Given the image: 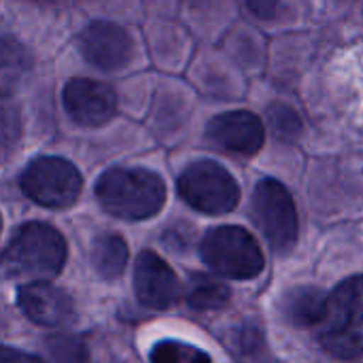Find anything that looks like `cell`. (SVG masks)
Masks as SVG:
<instances>
[{"mask_svg":"<svg viewBox=\"0 0 363 363\" xmlns=\"http://www.w3.org/2000/svg\"><path fill=\"white\" fill-rule=\"evenodd\" d=\"M164 182L147 169L116 167L96 182L101 206L124 220H143L160 212L164 203Z\"/></svg>","mask_w":363,"mask_h":363,"instance_id":"obj_2","label":"cell"},{"mask_svg":"<svg viewBox=\"0 0 363 363\" xmlns=\"http://www.w3.org/2000/svg\"><path fill=\"white\" fill-rule=\"evenodd\" d=\"M35 3H52V0H35Z\"/></svg>","mask_w":363,"mask_h":363,"instance_id":"obj_22","label":"cell"},{"mask_svg":"<svg viewBox=\"0 0 363 363\" xmlns=\"http://www.w3.org/2000/svg\"><path fill=\"white\" fill-rule=\"evenodd\" d=\"M177 191L191 208L206 214L231 212L240 201L238 182L225 167L212 160L193 162L179 175Z\"/></svg>","mask_w":363,"mask_h":363,"instance_id":"obj_4","label":"cell"},{"mask_svg":"<svg viewBox=\"0 0 363 363\" xmlns=\"http://www.w3.org/2000/svg\"><path fill=\"white\" fill-rule=\"evenodd\" d=\"M135 291L143 306L167 310L179 297V282L175 272L158 255L145 250L135 265Z\"/></svg>","mask_w":363,"mask_h":363,"instance_id":"obj_11","label":"cell"},{"mask_svg":"<svg viewBox=\"0 0 363 363\" xmlns=\"http://www.w3.org/2000/svg\"><path fill=\"white\" fill-rule=\"evenodd\" d=\"M267 118H269L272 130L282 141H293L301 133V120H299L297 111L291 109L289 105H282V103L272 105L267 109Z\"/></svg>","mask_w":363,"mask_h":363,"instance_id":"obj_19","label":"cell"},{"mask_svg":"<svg viewBox=\"0 0 363 363\" xmlns=\"http://www.w3.org/2000/svg\"><path fill=\"white\" fill-rule=\"evenodd\" d=\"M208 137L220 150L252 156L261 150L265 130L263 122L250 111H229L208 124Z\"/></svg>","mask_w":363,"mask_h":363,"instance_id":"obj_10","label":"cell"},{"mask_svg":"<svg viewBox=\"0 0 363 363\" xmlns=\"http://www.w3.org/2000/svg\"><path fill=\"white\" fill-rule=\"evenodd\" d=\"M128 261V248L126 242L116 235V233H107L94 240L92 244V265L96 269V274L105 280H113L118 278Z\"/></svg>","mask_w":363,"mask_h":363,"instance_id":"obj_15","label":"cell"},{"mask_svg":"<svg viewBox=\"0 0 363 363\" xmlns=\"http://www.w3.org/2000/svg\"><path fill=\"white\" fill-rule=\"evenodd\" d=\"M0 363H43V359L16 350V348H7V346H0Z\"/></svg>","mask_w":363,"mask_h":363,"instance_id":"obj_21","label":"cell"},{"mask_svg":"<svg viewBox=\"0 0 363 363\" xmlns=\"http://www.w3.org/2000/svg\"><path fill=\"white\" fill-rule=\"evenodd\" d=\"M327 297L314 286H297L282 299V314L295 327H316L323 318Z\"/></svg>","mask_w":363,"mask_h":363,"instance_id":"obj_13","label":"cell"},{"mask_svg":"<svg viewBox=\"0 0 363 363\" xmlns=\"http://www.w3.org/2000/svg\"><path fill=\"white\" fill-rule=\"evenodd\" d=\"M316 333L333 357L354 359L363 354V276L344 280L327 297Z\"/></svg>","mask_w":363,"mask_h":363,"instance_id":"obj_3","label":"cell"},{"mask_svg":"<svg viewBox=\"0 0 363 363\" xmlns=\"http://www.w3.org/2000/svg\"><path fill=\"white\" fill-rule=\"evenodd\" d=\"M45 363H88L86 344L73 335H52L45 340Z\"/></svg>","mask_w":363,"mask_h":363,"instance_id":"obj_18","label":"cell"},{"mask_svg":"<svg viewBox=\"0 0 363 363\" xmlns=\"http://www.w3.org/2000/svg\"><path fill=\"white\" fill-rule=\"evenodd\" d=\"M152 363H212V359L193 344L162 340L152 348Z\"/></svg>","mask_w":363,"mask_h":363,"instance_id":"obj_17","label":"cell"},{"mask_svg":"<svg viewBox=\"0 0 363 363\" xmlns=\"http://www.w3.org/2000/svg\"><path fill=\"white\" fill-rule=\"evenodd\" d=\"M30 69V56L16 39H0V96L11 94Z\"/></svg>","mask_w":363,"mask_h":363,"instance_id":"obj_14","label":"cell"},{"mask_svg":"<svg viewBox=\"0 0 363 363\" xmlns=\"http://www.w3.org/2000/svg\"><path fill=\"white\" fill-rule=\"evenodd\" d=\"M203 261L229 278H255L263 269V255L257 240L240 227L212 229L201 242Z\"/></svg>","mask_w":363,"mask_h":363,"instance_id":"obj_6","label":"cell"},{"mask_svg":"<svg viewBox=\"0 0 363 363\" xmlns=\"http://www.w3.org/2000/svg\"><path fill=\"white\" fill-rule=\"evenodd\" d=\"M229 297L231 293L227 284L216 280L214 276L195 274L189 282L186 301L195 310H220L223 306L229 303Z\"/></svg>","mask_w":363,"mask_h":363,"instance_id":"obj_16","label":"cell"},{"mask_svg":"<svg viewBox=\"0 0 363 363\" xmlns=\"http://www.w3.org/2000/svg\"><path fill=\"white\" fill-rule=\"evenodd\" d=\"M252 214L274 250L286 252L297 242V212L289 191L276 179H263L252 195Z\"/></svg>","mask_w":363,"mask_h":363,"instance_id":"obj_7","label":"cell"},{"mask_svg":"<svg viewBox=\"0 0 363 363\" xmlns=\"http://www.w3.org/2000/svg\"><path fill=\"white\" fill-rule=\"evenodd\" d=\"M62 101L67 113L82 126H101L116 113V92L101 82L75 77L65 86Z\"/></svg>","mask_w":363,"mask_h":363,"instance_id":"obj_9","label":"cell"},{"mask_svg":"<svg viewBox=\"0 0 363 363\" xmlns=\"http://www.w3.org/2000/svg\"><path fill=\"white\" fill-rule=\"evenodd\" d=\"M0 225H3V220H0Z\"/></svg>","mask_w":363,"mask_h":363,"instance_id":"obj_23","label":"cell"},{"mask_svg":"<svg viewBox=\"0 0 363 363\" xmlns=\"http://www.w3.org/2000/svg\"><path fill=\"white\" fill-rule=\"evenodd\" d=\"M246 7L250 9L255 18L265 20V22L278 20L284 11L282 0H246Z\"/></svg>","mask_w":363,"mask_h":363,"instance_id":"obj_20","label":"cell"},{"mask_svg":"<svg viewBox=\"0 0 363 363\" xmlns=\"http://www.w3.org/2000/svg\"><path fill=\"white\" fill-rule=\"evenodd\" d=\"M20 308L24 314L35 320L37 325L48 327H60L67 325L73 318V301L71 297L48 284V282H30L24 284L18 293Z\"/></svg>","mask_w":363,"mask_h":363,"instance_id":"obj_12","label":"cell"},{"mask_svg":"<svg viewBox=\"0 0 363 363\" xmlns=\"http://www.w3.org/2000/svg\"><path fill=\"white\" fill-rule=\"evenodd\" d=\"M84 58L103 71H118L133 58L130 35L113 22H92L79 37Z\"/></svg>","mask_w":363,"mask_h":363,"instance_id":"obj_8","label":"cell"},{"mask_svg":"<svg viewBox=\"0 0 363 363\" xmlns=\"http://www.w3.org/2000/svg\"><path fill=\"white\" fill-rule=\"evenodd\" d=\"M65 261V238L45 223H28L16 231L11 244L0 255V269L13 278L45 282L62 272Z\"/></svg>","mask_w":363,"mask_h":363,"instance_id":"obj_1","label":"cell"},{"mask_svg":"<svg viewBox=\"0 0 363 363\" xmlns=\"http://www.w3.org/2000/svg\"><path fill=\"white\" fill-rule=\"evenodd\" d=\"M22 191L39 206L52 210L71 208L82 193V175L65 158H35L22 173Z\"/></svg>","mask_w":363,"mask_h":363,"instance_id":"obj_5","label":"cell"}]
</instances>
